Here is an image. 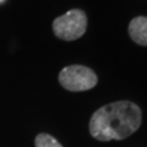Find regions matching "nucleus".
Returning a JSON list of instances; mask_svg holds the SVG:
<instances>
[{
	"mask_svg": "<svg viewBox=\"0 0 147 147\" xmlns=\"http://www.w3.org/2000/svg\"><path fill=\"white\" fill-rule=\"evenodd\" d=\"M142 121L140 107L130 100H118L100 107L92 114L90 134L98 141L124 140L139 130Z\"/></svg>",
	"mask_w": 147,
	"mask_h": 147,
	"instance_id": "1",
	"label": "nucleus"
},
{
	"mask_svg": "<svg viewBox=\"0 0 147 147\" xmlns=\"http://www.w3.org/2000/svg\"><path fill=\"white\" fill-rule=\"evenodd\" d=\"M87 30V16L81 9H72L53 21L54 34L63 40H76Z\"/></svg>",
	"mask_w": 147,
	"mask_h": 147,
	"instance_id": "2",
	"label": "nucleus"
},
{
	"mask_svg": "<svg viewBox=\"0 0 147 147\" xmlns=\"http://www.w3.org/2000/svg\"><path fill=\"white\" fill-rule=\"evenodd\" d=\"M97 82L98 77L96 72L84 65H69L59 72V84L71 92L88 91Z\"/></svg>",
	"mask_w": 147,
	"mask_h": 147,
	"instance_id": "3",
	"label": "nucleus"
},
{
	"mask_svg": "<svg viewBox=\"0 0 147 147\" xmlns=\"http://www.w3.org/2000/svg\"><path fill=\"white\" fill-rule=\"evenodd\" d=\"M129 36L136 44L147 47V17L137 16L129 24Z\"/></svg>",
	"mask_w": 147,
	"mask_h": 147,
	"instance_id": "4",
	"label": "nucleus"
},
{
	"mask_svg": "<svg viewBox=\"0 0 147 147\" xmlns=\"http://www.w3.org/2000/svg\"><path fill=\"white\" fill-rule=\"evenodd\" d=\"M36 147H63L61 144L59 142L55 137H53L49 134H38L34 140Z\"/></svg>",
	"mask_w": 147,
	"mask_h": 147,
	"instance_id": "5",
	"label": "nucleus"
},
{
	"mask_svg": "<svg viewBox=\"0 0 147 147\" xmlns=\"http://www.w3.org/2000/svg\"><path fill=\"white\" fill-rule=\"evenodd\" d=\"M0 1H1V0H0Z\"/></svg>",
	"mask_w": 147,
	"mask_h": 147,
	"instance_id": "6",
	"label": "nucleus"
}]
</instances>
